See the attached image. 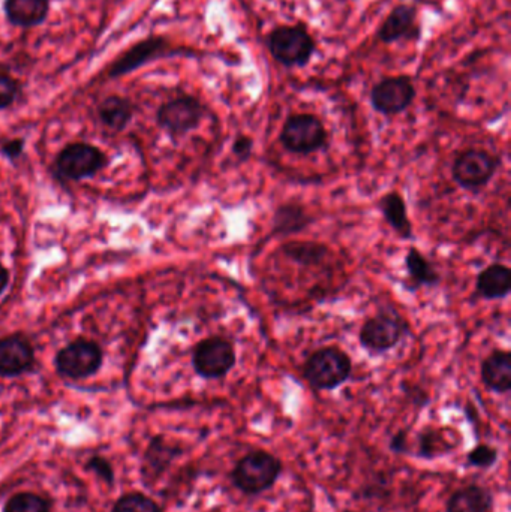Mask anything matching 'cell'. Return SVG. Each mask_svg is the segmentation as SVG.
<instances>
[{"instance_id":"cell-1","label":"cell","mask_w":511,"mask_h":512,"mask_svg":"<svg viewBox=\"0 0 511 512\" xmlns=\"http://www.w3.org/2000/svg\"><path fill=\"white\" fill-rule=\"evenodd\" d=\"M284 472L282 460L266 450L249 451L234 465L230 481L234 489L245 496H258L269 492Z\"/></svg>"},{"instance_id":"cell-2","label":"cell","mask_w":511,"mask_h":512,"mask_svg":"<svg viewBox=\"0 0 511 512\" xmlns=\"http://www.w3.org/2000/svg\"><path fill=\"white\" fill-rule=\"evenodd\" d=\"M264 44L275 62L285 68H305L317 53V41L303 23L275 27L267 33Z\"/></svg>"},{"instance_id":"cell-3","label":"cell","mask_w":511,"mask_h":512,"mask_svg":"<svg viewBox=\"0 0 511 512\" xmlns=\"http://www.w3.org/2000/svg\"><path fill=\"white\" fill-rule=\"evenodd\" d=\"M353 375V360L338 346H323L303 364V378L314 390L333 391Z\"/></svg>"},{"instance_id":"cell-4","label":"cell","mask_w":511,"mask_h":512,"mask_svg":"<svg viewBox=\"0 0 511 512\" xmlns=\"http://www.w3.org/2000/svg\"><path fill=\"white\" fill-rule=\"evenodd\" d=\"M410 333V325L395 309H381L363 322L360 345L369 354L381 355L395 349Z\"/></svg>"},{"instance_id":"cell-5","label":"cell","mask_w":511,"mask_h":512,"mask_svg":"<svg viewBox=\"0 0 511 512\" xmlns=\"http://www.w3.org/2000/svg\"><path fill=\"white\" fill-rule=\"evenodd\" d=\"M279 143L294 155H312L320 152L329 143V132L320 117L315 114H293L285 120Z\"/></svg>"},{"instance_id":"cell-6","label":"cell","mask_w":511,"mask_h":512,"mask_svg":"<svg viewBox=\"0 0 511 512\" xmlns=\"http://www.w3.org/2000/svg\"><path fill=\"white\" fill-rule=\"evenodd\" d=\"M500 167V156L492 155L488 150L467 149L456 156L452 177L459 188L477 194L494 180Z\"/></svg>"},{"instance_id":"cell-7","label":"cell","mask_w":511,"mask_h":512,"mask_svg":"<svg viewBox=\"0 0 511 512\" xmlns=\"http://www.w3.org/2000/svg\"><path fill=\"white\" fill-rule=\"evenodd\" d=\"M236 364V349L227 337H206L197 343L192 354V367L195 373L207 381L225 378Z\"/></svg>"},{"instance_id":"cell-8","label":"cell","mask_w":511,"mask_h":512,"mask_svg":"<svg viewBox=\"0 0 511 512\" xmlns=\"http://www.w3.org/2000/svg\"><path fill=\"white\" fill-rule=\"evenodd\" d=\"M416 86L408 75L386 77L374 84L369 93L372 108L386 117L398 116L413 105Z\"/></svg>"},{"instance_id":"cell-9","label":"cell","mask_w":511,"mask_h":512,"mask_svg":"<svg viewBox=\"0 0 511 512\" xmlns=\"http://www.w3.org/2000/svg\"><path fill=\"white\" fill-rule=\"evenodd\" d=\"M204 114H206V107L201 104L200 99L183 95L161 105L156 119L159 126L165 129L170 137L179 138L197 129Z\"/></svg>"},{"instance_id":"cell-10","label":"cell","mask_w":511,"mask_h":512,"mask_svg":"<svg viewBox=\"0 0 511 512\" xmlns=\"http://www.w3.org/2000/svg\"><path fill=\"white\" fill-rule=\"evenodd\" d=\"M177 54H191L189 51L174 50L170 42L162 36H150L132 45L128 51L117 57L113 65L108 69V75L111 78L123 77L153 60L161 59V57L177 56Z\"/></svg>"},{"instance_id":"cell-11","label":"cell","mask_w":511,"mask_h":512,"mask_svg":"<svg viewBox=\"0 0 511 512\" xmlns=\"http://www.w3.org/2000/svg\"><path fill=\"white\" fill-rule=\"evenodd\" d=\"M102 352L89 340H77L57 354L56 367L60 375L69 379H83L101 367Z\"/></svg>"},{"instance_id":"cell-12","label":"cell","mask_w":511,"mask_h":512,"mask_svg":"<svg viewBox=\"0 0 511 512\" xmlns=\"http://www.w3.org/2000/svg\"><path fill=\"white\" fill-rule=\"evenodd\" d=\"M105 165L101 150L90 144L75 143L66 146L57 156V171L66 179L80 180L98 173Z\"/></svg>"},{"instance_id":"cell-13","label":"cell","mask_w":511,"mask_h":512,"mask_svg":"<svg viewBox=\"0 0 511 512\" xmlns=\"http://www.w3.org/2000/svg\"><path fill=\"white\" fill-rule=\"evenodd\" d=\"M420 36L422 24L419 20V9L408 3L396 5L377 30V39L383 44L419 41Z\"/></svg>"},{"instance_id":"cell-14","label":"cell","mask_w":511,"mask_h":512,"mask_svg":"<svg viewBox=\"0 0 511 512\" xmlns=\"http://www.w3.org/2000/svg\"><path fill=\"white\" fill-rule=\"evenodd\" d=\"M182 454L183 448L180 445L171 444L164 436H155L144 451L143 465H141L143 483L146 486L155 483Z\"/></svg>"},{"instance_id":"cell-15","label":"cell","mask_w":511,"mask_h":512,"mask_svg":"<svg viewBox=\"0 0 511 512\" xmlns=\"http://www.w3.org/2000/svg\"><path fill=\"white\" fill-rule=\"evenodd\" d=\"M33 360L32 346L23 337L0 339V376L11 378L26 373L32 369Z\"/></svg>"},{"instance_id":"cell-16","label":"cell","mask_w":511,"mask_h":512,"mask_svg":"<svg viewBox=\"0 0 511 512\" xmlns=\"http://www.w3.org/2000/svg\"><path fill=\"white\" fill-rule=\"evenodd\" d=\"M483 385L492 393L507 394L511 390V352L494 349L480 367Z\"/></svg>"},{"instance_id":"cell-17","label":"cell","mask_w":511,"mask_h":512,"mask_svg":"<svg viewBox=\"0 0 511 512\" xmlns=\"http://www.w3.org/2000/svg\"><path fill=\"white\" fill-rule=\"evenodd\" d=\"M405 270H407V279H405L404 288L407 291L416 292L423 286L434 288L441 283V276L435 265L416 246L408 249V254L405 256Z\"/></svg>"},{"instance_id":"cell-18","label":"cell","mask_w":511,"mask_h":512,"mask_svg":"<svg viewBox=\"0 0 511 512\" xmlns=\"http://www.w3.org/2000/svg\"><path fill=\"white\" fill-rule=\"evenodd\" d=\"M314 216L309 215L305 206L299 203L281 204L273 213V236L290 237L303 233L314 224Z\"/></svg>"},{"instance_id":"cell-19","label":"cell","mask_w":511,"mask_h":512,"mask_svg":"<svg viewBox=\"0 0 511 512\" xmlns=\"http://www.w3.org/2000/svg\"><path fill=\"white\" fill-rule=\"evenodd\" d=\"M378 210L384 221L402 240H413V222L408 215L407 203L399 192L390 191L378 201Z\"/></svg>"},{"instance_id":"cell-20","label":"cell","mask_w":511,"mask_h":512,"mask_svg":"<svg viewBox=\"0 0 511 512\" xmlns=\"http://www.w3.org/2000/svg\"><path fill=\"white\" fill-rule=\"evenodd\" d=\"M6 20L18 27H35L50 14V0H5Z\"/></svg>"},{"instance_id":"cell-21","label":"cell","mask_w":511,"mask_h":512,"mask_svg":"<svg viewBox=\"0 0 511 512\" xmlns=\"http://www.w3.org/2000/svg\"><path fill=\"white\" fill-rule=\"evenodd\" d=\"M494 507V495L488 487L468 484L452 493L446 512H489Z\"/></svg>"},{"instance_id":"cell-22","label":"cell","mask_w":511,"mask_h":512,"mask_svg":"<svg viewBox=\"0 0 511 512\" xmlns=\"http://www.w3.org/2000/svg\"><path fill=\"white\" fill-rule=\"evenodd\" d=\"M511 270L504 264H491L480 271L476 280V292L485 300H503L510 295Z\"/></svg>"},{"instance_id":"cell-23","label":"cell","mask_w":511,"mask_h":512,"mask_svg":"<svg viewBox=\"0 0 511 512\" xmlns=\"http://www.w3.org/2000/svg\"><path fill=\"white\" fill-rule=\"evenodd\" d=\"M281 252L288 261L294 262V264L315 267V265L323 264L326 261L330 249L324 243L296 240V242L284 243L281 246Z\"/></svg>"},{"instance_id":"cell-24","label":"cell","mask_w":511,"mask_h":512,"mask_svg":"<svg viewBox=\"0 0 511 512\" xmlns=\"http://www.w3.org/2000/svg\"><path fill=\"white\" fill-rule=\"evenodd\" d=\"M98 114L105 126L122 131L134 116V105L122 96H108L99 104Z\"/></svg>"},{"instance_id":"cell-25","label":"cell","mask_w":511,"mask_h":512,"mask_svg":"<svg viewBox=\"0 0 511 512\" xmlns=\"http://www.w3.org/2000/svg\"><path fill=\"white\" fill-rule=\"evenodd\" d=\"M419 448H417L414 456L422 457V459L432 460L438 456H444V453L450 451L453 448L449 444L443 433L438 432L435 429H426L425 432L420 433L419 442H417Z\"/></svg>"},{"instance_id":"cell-26","label":"cell","mask_w":511,"mask_h":512,"mask_svg":"<svg viewBox=\"0 0 511 512\" xmlns=\"http://www.w3.org/2000/svg\"><path fill=\"white\" fill-rule=\"evenodd\" d=\"M3 512H51V504L36 493L23 492L11 496Z\"/></svg>"},{"instance_id":"cell-27","label":"cell","mask_w":511,"mask_h":512,"mask_svg":"<svg viewBox=\"0 0 511 512\" xmlns=\"http://www.w3.org/2000/svg\"><path fill=\"white\" fill-rule=\"evenodd\" d=\"M111 512H162V508L144 493L132 492L120 496Z\"/></svg>"},{"instance_id":"cell-28","label":"cell","mask_w":511,"mask_h":512,"mask_svg":"<svg viewBox=\"0 0 511 512\" xmlns=\"http://www.w3.org/2000/svg\"><path fill=\"white\" fill-rule=\"evenodd\" d=\"M498 459H500V453L497 448L489 444H479L467 454L468 465L471 468L483 469V471L497 465Z\"/></svg>"},{"instance_id":"cell-29","label":"cell","mask_w":511,"mask_h":512,"mask_svg":"<svg viewBox=\"0 0 511 512\" xmlns=\"http://www.w3.org/2000/svg\"><path fill=\"white\" fill-rule=\"evenodd\" d=\"M84 471L90 472V474H95L96 477L101 478L105 484L113 487L114 481H116V472H114L113 465H111L110 460L105 459L102 456H93L87 460L86 465H84Z\"/></svg>"},{"instance_id":"cell-30","label":"cell","mask_w":511,"mask_h":512,"mask_svg":"<svg viewBox=\"0 0 511 512\" xmlns=\"http://www.w3.org/2000/svg\"><path fill=\"white\" fill-rule=\"evenodd\" d=\"M18 95H20L18 81L11 75L0 72V110H5L9 105L14 104Z\"/></svg>"},{"instance_id":"cell-31","label":"cell","mask_w":511,"mask_h":512,"mask_svg":"<svg viewBox=\"0 0 511 512\" xmlns=\"http://www.w3.org/2000/svg\"><path fill=\"white\" fill-rule=\"evenodd\" d=\"M231 152L236 156L237 161H249V158L252 156V152H254V140H252L249 135H239V137H236V140L233 141Z\"/></svg>"},{"instance_id":"cell-32","label":"cell","mask_w":511,"mask_h":512,"mask_svg":"<svg viewBox=\"0 0 511 512\" xmlns=\"http://www.w3.org/2000/svg\"><path fill=\"white\" fill-rule=\"evenodd\" d=\"M390 450L396 454L410 453V441H408L407 430H399L398 433L392 436V439H390Z\"/></svg>"},{"instance_id":"cell-33","label":"cell","mask_w":511,"mask_h":512,"mask_svg":"<svg viewBox=\"0 0 511 512\" xmlns=\"http://www.w3.org/2000/svg\"><path fill=\"white\" fill-rule=\"evenodd\" d=\"M3 153L8 155L9 158H17L23 153V141L11 140L2 147Z\"/></svg>"},{"instance_id":"cell-34","label":"cell","mask_w":511,"mask_h":512,"mask_svg":"<svg viewBox=\"0 0 511 512\" xmlns=\"http://www.w3.org/2000/svg\"><path fill=\"white\" fill-rule=\"evenodd\" d=\"M9 282V273L3 265H0V294L5 291L6 285Z\"/></svg>"}]
</instances>
